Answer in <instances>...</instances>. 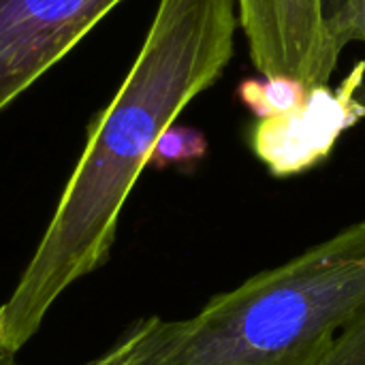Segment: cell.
I'll return each instance as SVG.
<instances>
[{"instance_id": "1", "label": "cell", "mask_w": 365, "mask_h": 365, "mask_svg": "<svg viewBox=\"0 0 365 365\" xmlns=\"http://www.w3.org/2000/svg\"><path fill=\"white\" fill-rule=\"evenodd\" d=\"M237 0H158L143 45L90 126L58 207L0 304V344L19 353L51 306L111 255L120 214L158 137L233 58Z\"/></svg>"}, {"instance_id": "2", "label": "cell", "mask_w": 365, "mask_h": 365, "mask_svg": "<svg viewBox=\"0 0 365 365\" xmlns=\"http://www.w3.org/2000/svg\"><path fill=\"white\" fill-rule=\"evenodd\" d=\"M365 312V220L160 323L143 365H317Z\"/></svg>"}, {"instance_id": "3", "label": "cell", "mask_w": 365, "mask_h": 365, "mask_svg": "<svg viewBox=\"0 0 365 365\" xmlns=\"http://www.w3.org/2000/svg\"><path fill=\"white\" fill-rule=\"evenodd\" d=\"M122 0H0V111L53 68Z\"/></svg>"}, {"instance_id": "4", "label": "cell", "mask_w": 365, "mask_h": 365, "mask_svg": "<svg viewBox=\"0 0 365 365\" xmlns=\"http://www.w3.org/2000/svg\"><path fill=\"white\" fill-rule=\"evenodd\" d=\"M365 83V60L340 86L308 88L295 109L257 120L248 128V145L274 178H293L321 165L334 152L342 133L365 118L359 90Z\"/></svg>"}, {"instance_id": "5", "label": "cell", "mask_w": 365, "mask_h": 365, "mask_svg": "<svg viewBox=\"0 0 365 365\" xmlns=\"http://www.w3.org/2000/svg\"><path fill=\"white\" fill-rule=\"evenodd\" d=\"M334 0H237L240 28L261 75L327 86L340 53L329 32Z\"/></svg>"}, {"instance_id": "6", "label": "cell", "mask_w": 365, "mask_h": 365, "mask_svg": "<svg viewBox=\"0 0 365 365\" xmlns=\"http://www.w3.org/2000/svg\"><path fill=\"white\" fill-rule=\"evenodd\" d=\"M308 94V86L295 77L287 75H261L259 77H246L237 83L235 96L237 101L257 118H274L282 115L291 109H295L299 103H304Z\"/></svg>"}, {"instance_id": "7", "label": "cell", "mask_w": 365, "mask_h": 365, "mask_svg": "<svg viewBox=\"0 0 365 365\" xmlns=\"http://www.w3.org/2000/svg\"><path fill=\"white\" fill-rule=\"evenodd\" d=\"M210 150V141L203 130L184 126V124H171L156 141L148 167L156 171L165 169H180V171H192Z\"/></svg>"}, {"instance_id": "8", "label": "cell", "mask_w": 365, "mask_h": 365, "mask_svg": "<svg viewBox=\"0 0 365 365\" xmlns=\"http://www.w3.org/2000/svg\"><path fill=\"white\" fill-rule=\"evenodd\" d=\"M160 323V317H145L135 321L109 351L86 365H143L158 340Z\"/></svg>"}, {"instance_id": "9", "label": "cell", "mask_w": 365, "mask_h": 365, "mask_svg": "<svg viewBox=\"0 0 365 365\" xmlns=\"http://www.w3.org/2000/svg\"><path fill=\"white\" fill-rule=\"evenodd\" d=\"M329 32L338 53L349 43L365 45V0H334L329 11Z\"/></svg>"}, {"instance_id": "10", "label": "cell", "mask_w": 365, "mask_h": 365, "mask_svg": "<svg viewBox=\"0 0 365 365\" xmlns=\"http://www.w3.org/2000/svg\"><path fill=\"white\" fill-rule=\"evenodd\" d=\"M317 365H365V312L346 325Z\"/></svg>"}, {"instance_id": "11", "label": "cell", "mask_w": 365, "mask_h": 365, "mask_svg": "<svg viewBox=\"0 0 365 365\" xmlns=\"http://www.w3.org/2000/svg\"><path fill=\"white\" fill-rule=\"evenodd\" d=\"M0 365H17V355L0 344Z\"/></svg>"}, {"instance_id": "12", "label": "cell", "mask_w": 365, "mask_h": 365, "mask_svg": "<svg viewBox=\"0 0 365 365\" xmlns=\"http://www.w3.org/2000/svg\"><path fill=\"white\" fill-rule=\"evenodd\" d=\"M359 101L364 103V107H365V83L361 86V90H359Z\"/></svg>"}]
</instances>
